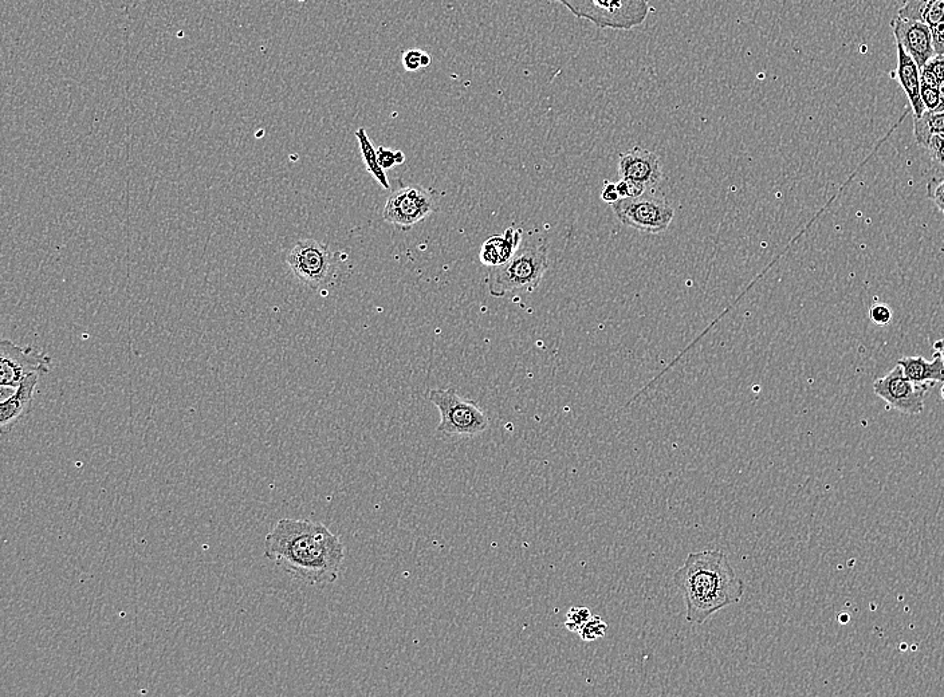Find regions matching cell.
<instances>
[{
	"label": "cell",
	"instance_id": "obj_1",
	"mask_svg": "<svg viewBox=\"0 0 944 697\" xmlns=\"http://www.w3.org/2000/svg\"><path fill=\"white\" fill-rule=\"evenodd\" d=\"M265 557L295 580L326 586L340 576L345 546L324 523L286 518L267 534Z\"/></svg>",
	"mask_w": 944,
	"mask_h": 697
},
{
	"label": "cell",
	"instance_id": "obj_2",
	"mask_svg": "<svg viewBox=\"0 0 944 697\" xmlns=\"http://www.w3.org/2000/svg\"><path fill=\"white\" fill-rule=\"evenodd\" d=\"M674 582L682 593L690 624H704L713 614L738 604L745 594V582L721 550L688 554L683 566L676 570Z\"/></svg>",
	"mask_w": 944,
	"mask_h": 697
},
{
	"label": "cell",
	"instance_id": "obj_3",
	"mask_svg": "<svg viewBox=\"0 0 944 697\" xmlns=\"http://www.w3.org/2000/svg\"><path fill=\"white\" fill-rule=\"evenodd\" d=\"M548 269V248L541 244H523L505 265L491 267L487 278L489 293L494 298L530 293L537 289Z\"/></svg>",
	"mask_w": 944,
	"mask_h": 697
},
{
	"label": "cell",
	"instance_id": "obj_4",
	"mask_svg": "<svg viewBox=\"0 0 944 697\" xmlns=\"http://www.w3.org/2000/svg\"><path fill=\"white\" fill-rule=\"evenodd\" d=\"M574 17L600 29L632 30L649 14V0H556Z\"/></svg>",
	"mask_w": 944,
	"mask_h": 697
},
{
	"label": "cell",
	"instance_id": "obj_5",
	"mask_svg": "<svg viewBox=\"0 0 944 697\" xmlns=\"http://www.w3.org/2000/svg\"><path fill=\"white\" fill-rule=\"evenodd\" d=\"M431 403L438 408V433L446 437H477L490 427L486 413L474 401L463 399L454 388L434 389Z\"/></svg>",
	"mask_w": 944,
	"mask_h": 697
},
{
	"label": "cell",
	"instance_id": "obj_6",
	"mask_svg": "<svg viewBox=\"0 0 944 697\" xmlns=\"http://www.w3.org/2000/svg\"><path fill=\"white\" fill-rule=\"evenodd\" d=\"M340 262L338 252H333L328 244L316 239L298 240L286 257L287 266L294 277L313 290L326 289L332 285Z\"/></svg>",
	"mask_w": 944,
	"mask_h": 697
},
{
	"label": "cell",
	"instance_id": "obj_7",
	"mask_svg": "<svg viewBox=\"0 0 944 697\" xmlns=\"http://www.w3.org/2000/svg\"><path fill=\"white\" fill-rule=\"evenodd\" d=\"M436 208L438 192L419 184L404 185L389 195L383 219L400 230L408 231L427 216L434 214Z\"/></svg>",
	"mask_w": 944,
	"mask_h": 697
},
{
	"label": "cell",
	"instance_id": "obj_8",
	"mask_svg": "<svg viewBox=\"0 0 944 697\" xmlns=\"http://www.w3.org/2000/svg\"><path fill=\"white\" fill-rule=\"evenodd\" d=\"M617 219L627 227L647 234H662L674 219L675 211L664 199L637 196L611 204Z\"/></svg>",
	"mask_w": 944,
	"mask_h": 697
},
{
	"label": "cell",
	"instance_id": "obj_9",
	"mask_svg": "<svg viewBox=\"0 0 944 697\" xmlns=\"http://www.w3.org/2000/svg\"><path fill=\"white\" fill-rule=\"evenodd\" d=\"M928 391H930V384L912 383L904 376L900 365H896L884 377L877 378L873 384V392L885 401L888 408L908 416H918L923 413Z\"/></svg>",
	"mask_w": 944,
	"mask_h": 697
},
{
	"label": "cell",
	"instance_id": "obj_10",
	"mask_svg": "<svg viewBox=\"0 0 944 697\" xmlns=\"http://www.w3.org/2000/svg\"><path fill=\"white\" fill-rule=\"evenodd\" d=\"M51 357L31 346H18L9 340L0 342V387L17 389L31 373L50 372Z\"/></svg>",
	"mask_w": 944,
	"mask_h": 697
},
{
	"label": "cell",
	"instance_id": "obj_11",
	"mask_svg": "<svg viewBox=\"0 0 944 697\" xmlns=\"http://www.w3.org/2000/svg\"><path fill=\"white\" fill-rule=\"evenodd\" d=\"M891 26L898 45L903 47L904 51L914 59L918 68L922 70L928 61L935 57L930 26L923 22L900 17H896Z\"/></svg>",
	"mask_w": 944,
	"mask_h": 697
},
{
	"label": "cell",
	"instance_id": "obj_12",
	"mask_svg": "<svg viewBox=\"0 0 944 697\" xmlns=\"http://www.w3.org/2000/svg\"><path fill=\"white\" fill-rule=\"evenodd\" d=\"M619 171L623 179L636 181L647 188L655 187L662 179L659 157L654 152L640 147L621 153Z\"/></svg>",
	"mask_w": 944,
	"mask_h": 697
},
{
	"label": "cell",
	"instance_id": "obj_13",
	"mask_svg": "<svg viewBox=\"0 0 944 697\" xmlns=\"http://www.w3.org/2000/svg\"><path fill=\"white\" fill-rule=\"evenodd\" d=\"M42 373H31L14 389L13 395L9 399L3 400L0 404V427L3 432L9 431L17 421L31 411L35 392H37L39 377Z\"/></svg>",
	"mask_w": 944,
	"mask_h": 697
},
{
	"label": "cell",
	"instance_id": "obj_14",
	"mask_svg": "<svg viewBox=\"0 0 944 697\" xmlns=\"http://www.w3.org/2000/svg\"><path fill=\"white\" fill-rule=\"evenodd\" d=\"M522 235L521 228L509 227L502 235L491 236L483 243L479 254L482 265L489 269L505 265L521 247Z\"/></svg>",
	"mask_w": 944,
	"mask_h": 697
},
{
	"label": "cell",
	"instance_id": "obj_15",
	"mask_svg": "<svg viewBox=\"0 0 944 697\" xmlns=\"http://www.w3.org/2000/svg\"><path fill=\"white\" fill-rule=\"evenodd\" d=\"M896 45H898V43H896ZM896 77H898L899 84L902 86L904 93L907 94L914 116H922V114L926 112V108H924L922 97H920V88H922L920 69L914 59H912L900 45H898V69H896Z\"/></svg>",
	"mask_w": 944,
	"mask_h": 697
},
{
	"label": "cell",
	"instance_id": "obj_16",
	"mask_svg": "<svg viewBox=\"0 0 944 697\" xmlns=\"http://www.w3.org/2000/svg\"><path fill=\"white\" fill-rule=\"evenodd\" d=\"M898 365L903 369L904 376L915 384H936L944 383V361L939 356L934 360L927 361L926 358L903 357L898 361Z\"/></svg>",
	"mask_w": 944,
	"mask_h": 697
},
{
	"label": "cell",
	"instance_id": "obj_17",
	"mask_svg": "<svg viewBox=\"0 0 944 697\" xmlns=\"http://www.w3.org/2000/svg\"><path fill=\"white\" fill-rule=\"evenodd\" d=\"M898 17L926 23L931 29L944 23V0H908Z\"/></svg>",
	"mask_w": 944,
	"mask_h": 697
},
{
	"label": "cell",
	"instance_id": "obj_18",
	"mask_svg": "<svg viewBox=\"0 0 944 697\" xmlns=\"http://www.w3.org/2000/svg\"><path fill=\"white\" fill-rule=\"evenodd\" d=\"M914 136L916 143L926 149L932 136L944 137V110L931 112L926 110L920 117L914 118Z\"/></svg>",
	"mask_w": 944,
	"mask_h": 697
},
{
	"label": "cell",
	"instance_id": "obj_19",
	"mask_svg": "<svg viewBox=\"0 0 944 697\" xmlns=\"http://www.w3.org/2000/svg\"><path fill=\"white\" fill-rule=\"evenodd\" d=\"M357 140H359L361 155H363V160L365 167H367L368 172L371 173L377 183L381 185L384 189L391 188L389 184L388 177L385 175L384 169L380 167L379 157H377V149L373 147L371 140L365 132L364 128H360L356 132Z\"/></svg>",
	"mask_w": 944,
	"mask_h": 697
},
{
	"label": "cell",
	"instance_id": "obj_20",
	"mask_svg": "<svg viewBox=\"0 0 944 697\" xmlns=\"http://www.w3.org/2000/svg\"><path fill=\"white\" fill-rule=\"evenodd\" d=\"M607 632V622L600 616H592V618L582 626L578 636H580L581 640L585 641V643H593V641L603 639V637L607 635Z\"/></svg>",
	"mask_w": 944,
	"mask_h": 697
},
{
	"label": "cell",
	"instance_id": "obj_21",
	"mask_svg": "<svg viewBox=\"0 0 944 697\" xmlns=\"http://www.w3.org/2000/svg\"><path fill=\"white\" fill-rule=\"evenodd\" d=\"M432 63V57L426 51L411 49L404 51L403 66L407 72H418L419 69L428 68Z\"/></svg>",
	"mask_w": 944,
	"mask_h": 697
},
{
	"label": "cell",
	"instance_id": "obj_22",
	"mask_svg": "<svg viewBox=\"0 0 944 697\" xmlns=\"http://www.w3.org/2000/svg\"><path fill=\"white\" fill-rule=\"evenodd\" d=\"M593 614L590 612L589 608H584V606H577V608L569 609L568 614H566L565 626L569 632L580 633L582 626L586 624L592 618Z\"/></svg>",
	"mask_w": 944,
	"mask_h": 697
},
{
	"label": "cell",
	"instance_id": "obj_23",
	"mask_svg": "<svg viewBox=\"0 0 944 697\" xmlns=\"http://www.w3.org/2000/svg\"><path fill=\"white\" fill-rule=\"evenodd\" d=\"M377 157H379L380 167L384 169H391L395 165H400L404 163L405 156L401 151H392V149H387L380 147L377 149Z\"/></svg>",
	"mask_w": 944,
	"mask_h": 697
},
{
	"label": "cell",
	"instance_id": "obj_24",
	"mask_svg": "<svg viewBox=\"0 0 944 697\" xmlns=\"http://www.w3.org/2000/svg\"><path fill=\"white\" fill-rule=\"evenodd\" d=\"M927 196L935 207L944 214V179H932L927 184Z\"/></svg>",
	"mask_w": 944,
	"mask_h": 697
},
{
	"label": "cell",
	"instance_id": "obj_25",
	"mask_svg": "<svg viewBox=\"0 0 944 697\" xmlns=\"http://www.w3.org/2000/svg\"><path fill=\"white\" fill-rule=\"evenodd\" d=\"M869 318L873 324L877 326H887L891 324L892 318H894V313L887 305L884 303H877V305L872 306L869 310Z\"/></svg>",
	"mask_w": 944,
	"mask_h": 697
},
{
	"label": "cell",
	"instance_id": "obj_26",
	"mask_svg": "<svg viewBox=\"0 0 944 697\" xmlns=\"http://www.w3.org/2000/svg\"><path fill=\"white\" fill-rule=\"evenodd\" d=\"M920 97H922L923 105L926 110H931V112H939L940 94L938 88H932V86L922 84V88H920Z\"/></svg>",
	"mask_w": 944,
	"mask_h": 697
},
{
	"label": "cell",
	"instance_id": "obj_27",
	"mask_svg": "<svg viewBox=\"0 0 944 697\" xmlns=\"http://www.w3.org/2000/svg\"><path fill=\"white\" fill-rule=\"evenodd\" d=\"M616 185L617 189H619L621 199L637 198V196L643 195L645 189H647L645 185L628 179H623L619 181V183H616Z\"/></svg>",
	"mask_w": 944,
	"mask_h": 697
},
{
	"label": "cell",
	"instance_id": "obj_28",
	"mask_svg": "<svg viewBox=\"0 0 944 697\" xmlns=\"http://www.w3.org/2000/svg\"><path fill=\"white\" fill-rule=\"evenodd\" d=\"M926 149L930 153L932 161L939 164L940 167H944V137L932 136Z\"/></svg>",
	"mask_w": 944,
	"mask_h": 697
},
{
	"label": "cell",
	"instance_id": "obj_29",
	"mask_svg": "<svg viewBox=\"0 0 944 697\" xmlns=\"http://www.w3.org/2000/svg\"><path fill=\"white\" fill-rule=\"evenodd\" d=\"M931 34L935 55H944V23L931 27Z\"/></svg>",
	"mask_w": 944,
	"mask_h": 697
},
{
	"label": "cell",
	"instance_id": "obj_30",
	"mask_svg": "<svg viewBox=\"0 0 944 697\" xmlns=\"http://www.w3.org/2000/svg\"><path fill=\"white\" fill-rule=\"evenodd\" d=\"M601 199H603L604 202L608 204L619 202L621 198L619 189H617V185L615 183H611V181H605L603 192H601Z\"/></svg>",
	"mask_w": 944,
	"mask_h": 697
},
{
	"label": "cell",
	"instance_id": "obj_31",
	"mask_svg": "<svg viewBox=\"0 0 944 697\" xmlns=\"http://www.w3.org/2000/svg\"><path fill=\"white\" fill-rule=\"evenodd\" d=\"M927 68L938 78L939 84L944 81V55H935L927 63Z\"/></svg>",
	"mask_w": 944,
	"mask_h": 697
},
{
	"label": "cell",
	"instance_id": "obj_32",
	"mask_svg": "<svg viewBox=\"0 0 944 697\" xmlns=\"http://www.w3.org/2000/svg\"><path fill=\"white\" fill-rule=\"evenodd\" d=\"M934 350L936 356H939L944 361V338L934 342Z\"/></svg>",
	"mask_w": 944,
	"mask_h": 697
},
{
	"label": "cell",
	"instance_id": "obj_33",
	"mask_svg": "<svg viewBox=\"0 0 944 697\" xmlns=\"http://www.w3.org/2000/svg\"><path fill=\"white\" fill-rule=\"evenodd\" d=\"M940 396H942V400H944V383L942 389H940Z\"/></svg>",
	"mask_w": 944,
	"mask_h": 697
},
{
	"label": "cell",
	"instance_id": "obj_34",
	"mask_svg": "<svg viewBox=\"0 0 944 697\" xmlns=\"http://www.w3.org/2000/svg\"><path fill=\"white\" fill-rule=\"evenodd\" d=\"M944 215V214H943Z\"/></svg>",
	"mask_w": 944,
	"mask_h": 697
}]
</instances>
